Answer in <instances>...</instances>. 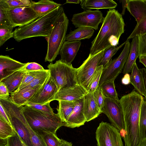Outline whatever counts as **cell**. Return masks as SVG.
<instances>
[{"instance_id":"6da1fadb","label":"cell","mask_w":146,"mask_h":146,"mask_svg":"<svg viewBox=\"0 0 146 146\" xmlns=\"http://www.w3.org/2000/svg\"><path fill=\"white\" fill-rule=\"evenodd\" d=\"M143 98L135 89L122 96L119 102L125 123V146H139L142 141L139 129L141 108Z\"/></svg>"},{"instance_id":"7a4b0ae2","label":"cell","mask_w":146,"mask_h":146,"mask_svg":"<svg viewBox=\"0 0 146 146\" xmlns=\"http://www.w3.org/2000/svg\"><path fill=\"white\" fill-rule=\"evenodd\" d=\"M125 24L117 11L109 9L97 36L92 42L90 54L92 55L110 46H116L124 32Z\"/></svg>"},{"instance_id":"3957f363","label":"cell","mask_w":146,"mask_h":146,"mask_svg":"<svg viewBox=\"0 0 146 146\" xmlns=\"http://www.w3.org/2000/svg\"><path fill=\"white\" fill-rule=\"evenodd\" d=\"M60 6L48 13L40 16L30 23L16 28L13 38L18 42L26 38L37 36H49L55 22L62 12Z\"/></svg>"},{"instance_id":"277c9868","label":"cell","mask_w":146,"mask_h":146,"mask_svg":"<svg viewBox=\"0 0 146 146\" xmlns=\"http://www.w3.org/2000/svg\"><path fill=\"white\" fill-rule=\"evenodd\" d=\"M23 113L30 126L38 134L43 131L56 134L59 128L64 126V123L58 113H48L27 106L23 107Z\"/></svg>"},{"instance_id":"5b68a950","label":"cell","mask_w":146,"mask_h":146,"mask_svg":"<svg viewBox=\"0 0 146 146\" xmlns=\"http://www.w3.org/2000/svg\"><path fill=\"white\" fill-rule=\"evenodd\" d=\"M69 20L63 11L57 19L48 37L46 38L48 47L45 61H54L59 54L60 48L66 41Z\"/></svg>"},{"instance_id":"8992f818","label":"cell","mask_w":146,"mask_h":146,"mask_svg":"<svg viewBox=\"0 0 146 146\" xmlns=\"http://www.w3.org/2000/svg\"><path fill=\"white\" fill-rule=\"evenodd\" d=\"M0 104L8 117L12 127L27 146H33L29 131L21 118L24 115L23 106H18L9 99L0 98Z\"/></svg>"},{"instance_id":"52a82bcc","label":"cell","mask_w":146,"mask_h":146,"mask_svg":"<svg viewBox=\"0 0 146 146\" xmlns=\"http://www.w3.org/2000/svg\"><path fill=\"white\" fill-rule=\"evenodd\" d=\"M51 76L58 89L74 87L78 85L76 78V68L72 64L68 65L60 60L55 63H50L47 66Z\"/></svg>"},{"instance_id":"ba28073f","label":"cell","mask_w":146,"mask_h":146,"mask_svg":"<svg viewBox=\"0 0 146 146\" xmlns=\"http://www.w3.org/2000/svg\"><path fill=\"white\" fill-rule=\"evenodd\" d=\"M125 42L123 49L119 56L111 60L106 66L103 68L99 86L104 82L115 79L123 69L131 47L129 40H127Z\"/></svg>"},{"instance_id":"9c48e42d","label":"cell","mask_w":146,"mask_h":146,"mask_svg":"<svg viewBox=\"0 0 146 146\" xmlns=\"http://www.w3.org/2000/svg\"><path fill=\"white\" fill-rule=\"evenodd\" d=\"M104 51V50L92 55L89 54L82 65L76 68L78 84L87 90L92 77L102 58Z\"/></svg>"},{"instance_id":"30bf717a","label":"cell","mask_w":146,"mask_h":146,"mask_svg":"<svg viewBox=\"0 0 146 146\" xmlns=\"http://www.w3.org/2000/svg\"><path fill=\"white\" fill-rule=\"evenodd\" d=\"M98 146H123L120 132L112 124L102 121L96 132Z\"/></svg>"},{"instance_id":"8fae6325","label":"cell","mask_w":146,"mask_h":146,"mask_svg":"<svg viewBox=\"0 0 146 146\" xmlns=\"http://www.w3.org/2000/svg\"><path fill=\"white\" fill-rule=\"evenodd\" d=\"M101 111L107 116L111 124L120 132L123 131H125L124 117L119 100L105 98L104 104Z\"/></svg>"},{"instance_id":"7c38bea8","label":"cell","mask_w":146,"mask_h":146,"mask_svg":"<svg viewBox=\"0 0 146 146\" xmlns=\"http://www.w3.org/2000/svg\"><path fill=\"white\" fill-rule=\"evenodd\" d=\"M104 19L102 13L99 10L84 11L74 14L71 21L76 27H87L97 30L99 24L102 23Z\"/></svg>"},{"instance_id":"4fadbf2b","label":"cell","mask_w":146,"mask_h":146,"mask_svg":"<svg viewBox=\"0 0 146 146\" xmlns=\"http://www.w3.org/2000/svg\"><path fill=\"white\" fill-rule=\"evenodd\" d=\"M58 90L53 79L50 74L40 88L28 102L45 104L54 100Z\"/></svg>"},{"instance_id":"5bb4252c","label":"cell","mask_w":146,"mask_h":146,"mask_svg":"<svg viewBox=\"0 0 146 146\" xmlns=\"http://www.w3.org/2000/svg\"><path fill=\"white\" fill-rule=\"evenodd\" d=\"M7 12L14 27L28 25L40 17L31 6L9 9Z\"/></svg>"},{"instance_id":"9a60e30c","label":"cell","mask_w":146,"mask_h":146,"mask_svg":"<svg viewBox=\"0 0 146 146\" xmlns=\"http://www.w3.org/2000/svg\"><path fill=\"white\" fill-rule=\"evenodd\" d=\"M88 92L84 88L78 84L60 89L56 94L54 100L75 101L83 98Z\"/></svg>"},{"instance_id":"2e32d148","label":"cell","mask_w":146,"mask_h":146,"mask_svg":"<svg viewBox=\"0 0 146 146\" xmlns=\"http://www.w3.org/2000/svg\"><path fill=\"white\" fill-rule=\"evenodd\" d=\"M84 97L76 101L72 112L64 123V126L72 128L79 127L86 122L83 111Z\"/></svg>"},{"instance_id":"e0dca14e","label":"cell","mask_w":146,"mask_h":146,"mask_svg":"<svg viewBox=\"0 0 146 146\" xmlns=\"http://www.w3.org/2000/svg\"><path fill=\"white\" fill-rule=\"evenodd\" d=\"M26 63L11 58L8 56H0V80L14 72L18 71Z\"/></svg>"},{"instance_id":"ac0fdd59","label":"cell","mask_w":146,"mask_h":146,"mask_svg":"<svg viewBox=\"0 0 146 146\" xmlns=\"http://www.w3.org/2000/svg\"><path fill=\"white\" fill-rule=\"evenodd\" d=\"M80 41H65L62 45L59 52L63 62L68 65L71 63L74 59L80 46Z\"/></svg>"},{"instance_id":"d6986e66","label":"cell","mask_w":146,"mask_h":146,"mask_svg":"<svg viewBox=\"0 0 146 146\" xmlns=\"http://www.w3.org/2000/svg\"><path fill=\"white\" fill-rule=\"evenodd\" d=\"M84 98V113L86 122H88L98 117L102 112L94 100L93 93L88 92Z\"/></svg>"},{"instance_id":"ffe728a7","label":"cell","mask_w":146,"mask_h":146,"mask_svg":"<svg viewBox=\"0 0 146 146\" xmlns=\"http://www.w3.org/2000/svg\"><path fill=\"white\" fill-rule=\"evenodd\" d=\"M126 8L137 24L146 19V0H127Z\"/></svg>"},{"instance_id":"44dd1931","label":"cell","mask_w":146,"mask_h":146,"mask_svg":"<svg viewBox=\"0 0 146 146\" xmlns=\"http://www.w3.org/2000/svg\"><path fill=\"white\" fill-rule=\"evenodd\" d=\"M41 86L33 89L26 88L18 91L15 90L10 93L9 99L18 106H25Z\"/></svg>"},{"instance_id":"7402d4cb","label":"cell","mask_w":146,"mask_h":146,"mask_svg":"<svg viewBox=\"0 0 146 146\" xmlns=\"http://www.w3.org/2000/svg\"><path fill=\"white\" fill-rule=\"evenodd\" d=\"M80 5L84 11L92 9H114L117 4L112 0H81Z\"/></svg>"},{"instance_id":"603a6c76","label":"cell","mask_w":146,"mask_h":146,"mask_svg":"<svg viewBox=\"0 0 146 146\" xmlns=\"http://www.w3.org/2000/svg\"><path fill=\"white\" fill-rule=\"evenodd\" d=\"M139 57L138 39L136 36L132 38L131 44L129 52L123 68V73L124 75L131 71L132 67Z\"/></svg>"},{"instance_id":"cb8c5ba5","label":"cell","mask_w":146,"mask_h":146,"mask_svg":"<svg viewBox=\"0 0 146 146\" xmlns=\"http://www.w3.org/2000/svg\"><path fill=\"white\" fill-rule=\"evenodd\" d=\"M61 4L52 1L40 0L35 2L31 6L39 16L44 15L50 11L61 6Z\"/></svg>"},{"instance_id":"d4e9b609","label":"cell","mask_w":146,"mask_h":146,"mask_svg":"<svg viewBox=\"0 0 146 146\" xmlns=\"http://www.w3.org/2000/svg\"><path fill=\"white\" fill-rule=\"evenodd\" d=\"M94 32V29L87 27H81L70 31L66 35V40L68 41H80L90 38Z\"/></svg>"},{"instance_id":"484cf974","label":"cell","mask_w":146,"mask_h":146,"mask_svg":"<svg viewBox=\"0 0 146 146\" xmlns=\"http://www.w3.org/2000/svg\"><path fill=\"white\" fill-rule=\"evenodd\" d=\"M130 83L135 89L141 95H144L145 93L144 82L141 72L136 62L134 64L130 75Z\"/></svg>"},{"instance_id":"4316f807","label":"cell","mask_w":146,"mask_h":146,"mask_svg":"<svg viewBox=\"0 0 146 146\" xmlns=\"http://www.w3.org/2000/svg\"><path fill=\"white\" fill-rule=\"evenodd\" d=\"M25 72L17 71L0 80L8 88L9 93L17 89L21 85Z\"/></svg>"},{"instance_id":"83f0119b","label":"cell","mask_w":146,"mask_h":146,"mask_svg":"<svg viewBox=\"0 0 146 146\" xmlns=\"http://www.w3.org/2000/svg\"><path fill=\"white\" fill-rule=\"evenodd\" d=\"M76 101H58V106L56 109L58 113L64 123L67 121L72 112Z\"/></svg>"},{"instance_id":"f1b7e54d","label":"cell","mask_w":146,"mask_h":146,"mask_svg":"<svg viewBox=\"0 0 146 146\" xmlns=\"http://www.w3.org/2000/svg\"><path fill=\"white\" fill-rule=\"evenodd\" d=\"M115 79L103 83L100 86L105 98L119 100L115 90L114 81Z\"/></svg>"},{"instance_id":"f546056e","label":"cell","mask_w":146,"mask_h":146,"mask_svg":"<svg viewBox=\"0 0 146 146\" xmlns=\"http://www.w3.org/2000/svg\"><path fill=\"white\" fill-rule=\"evenodd\" d=\"M48 69L45 70L39 74L34 80L29 83L24 85L19 89H16V91L19 90L26 88L33 89L41 86L44 83L50 75Z\"/></svg>"},{"instance_id":"4dcf8cb0","label":"cell","mask_w":146,"mask_h":146,"mask_svg":"<svg viewBox=\"0 0 146 146\" xmlns=\"http://www.w3.org/2000/svg\"><path fill=\"white\" fill-rule=\"evenodd\" d=\"M34 2L29 0H0V5L8 10L31 6Z\"/></svg>"},{"instance_id":"1f68e13d","label":"cell","mask_w":146,"mask_h":146,"mask_svg":"<svg viewBox=\"0 0 146 146\" xmlns=\"http://www.w3.org/2000/svg\"><path fill=\"white\" fill-rule=\"evenodd\" d=\"M125 42L119 46H110L104 49L103 54L98 66H102L103 68L106 67L109 62L112 60V57L125 44Z\"/></svg>"},{"instance_id":"d6a6232c","label":"cell","mask_w":146,"mask_h":146,"mask_svg":"<svg viewBox=\"0 0 146 146\" xmlns=\"http://www.w3.org/2000/svg\"><path fill=\"white\" fill-rule=\"evenodd\" d=\"M140 134L142 140L146 139V100H143L139 120Z\"/></svg>"},{"instance_id":"836d02e7","label":"cell","mask_w":146,"mask_h":146,"mask_svg":"<svg viewBox=\"0 0 146 146\" xmlns=\"http://www.w3.org/2000/svg\"><path fill=\"white\" fill-rule=\"evenodd\" d=\"M16 133L12 126L0 117V139H7Z\"/></svg>"},{"instance_id":"e575fe53","label":"cell","mask_w":146,"mask_h":146,"mask_svg":"<svg viewBox=\"0 0 146 146\" xmlns=\"http://www.w3.org/2000/svg\"><path fill=\"white\" fill-rule=\"evenodd\" d=\"M42 138L46 146H59L61 139L56 134L51 132L43 131L38 134Z\"/></svg>"},{"instance_id":"d590c367","label":"cell","mask_w":146,"mask_h":146,"mask_svg":"<svg viewBox=\"0 0 146 146\" xmlns=\"http://www.w3.org/2000/svg\"><path fill=\"white\" fill-rule=\"evenodd\" d=\"M103 68L102 66H98L97 67L88 87L87 91L88 92L93 93L99 86Z\"/></svg>"},{"instance_id":"8d00e7d4","label":"cell","mask_w":146,"mask_h":146,"mask_svg":"<svg viewBox=\"0 0 146 146\" xmlns=\"http://www.w3.org/2000/svg\"><path fill=\"white\" fill-rule=\"evenodd\" d=\"M14 27H0V46H1L8 39L13 37Z\"/></svg>"},{"instance_id":"74e56055","label":"cell","mask_w":146,"mask_h":146,"mask_svg":"<svg viewBox=\"0 0 146 146\" xmlns=\"http://www.w3.org/2000/svg\"><path fill=\"white\" fill-rule=\"evenodd\" d=\"M50 103H48L45 104H41L28 102L25 106L43 112L50 114H53L54 113L53 110L50 107Z\"/></svg>"},{"instance_id":"f35d334b","label":"cell","mask_w":146,"mask_h":146,"mask_svg":"<svg viewBox=\"0 0 146 146\" xmlns=\"http://www.w3.org/2000/svg\"><path fill=\"white\" fill-rule=\"evenodd\" d=\"M7 10L0 5V27L14 28L8 15Z\"/></svg>"},{"instance_id":"ab89813d","label":"cell","mask_w":146,"mask_h":146,"mask_svg":"<svg viewBox=\"0 0 146 146\" xmlns=\"http://www.w3.org/2000/svg\"><path fill=\"white\" fill-rule=\"evenodd\" d=\"M146 33V19L143 20L137 25L127 40Z\"/></svg>"},{"instance_id":"60d3db41","label":"cell","mask_w":146,"mask_h":146,"mask_svg":"<svg viewBox=\"0 0 146 146\" xmlns=\"http://www.w3.org/2000/svg\"><path fill=\"white\" fill-rule=\"evenodd\" d=\"M45 69L40 64L35 62L26 63V64L18 71L27 72L35 71H43Z\"/></svg>"},{"instance_id":"b9f144b4","label":"cell","mask_w":146,"mask_h":146,"mask_svg":"<svg viewBox=\"0 0 146 146\" xmlns=\"http://www.w3.org/2000/svg\"><path fill=\"white\" fill-rule=\"evenodd\" d=\"M44 70L25 72L21 85L17 89H19L23 86L31 82Z\"/></svg>"},{"instance_id":"7bdbcfd3","label":"cell","mask_w":146,"mask_h":146,"mask_svg":"<svg viewBox=\"0 0 146 146\" xmlns=\"http://www.w3.org/2000/svg\"><path fill=\"white\" fill-rule=\"evenodd\" d=\"M93 94L94 100L101 110L104 105L105 98L100 86H99Z\"/></svg>"},{"instance_id":"ee69618b","label":"cell","mask_w":146,"mask_h":146,"mask_svg":"<svg viewBox=\"0 0 146 146\" xmlns=\"http://www.w3.org/2000/svg\"><path fill=\"white\" fill-rule=\"evenodd\" d=\"M138 36L139 57L146 56V33Z\"/></svg>"},{"instance_id":"f6af8a7d","label":"cell","mask_w":146,"mask_h":146,"mask_svg":"<svg viewBox=\"0 0 146 146\" xmlns=\"http://www.w3.org/2000/svg\"><path fill=\"white\" fill-rule=\"evenodd\" d=\"M7 146H24L22 141L18 134H15L7 139Z\"/></svg>"},{"instance_id":"bcb514c9","label":"cell","mask_w":146,"mask_h":146,"mask_svg":"<svg viewBox=\"0 0 146 146\" xmlns=\"http://www.w3.org/2000/svg\"><path fill=\"white\" fill-rule=\"evenodd\" d=\"M9 97V92L7 86L4 83L0 82V98L7 99Z\"/></svg>"},{"instance_id":"7dc6e473","label":"cell","mask_w":146,"mask_h":146,"mask_svg":"<svg viewBox=\"0 0 146 146\" xmlns=\"http://www.w3.org/2000/svg\"><path fill=\"white\" fill-rule=\"evenodd\" d=\"M0 117L3 119L7 122L12 125L11 122L6 112L1 104H0Z\"/></svg>"},{"instance_id":"c3c4849f","label":"cell","mask_w":146,"mask_h":146,"mask_svg":"<svg viewBox=\"0 0 146 146\" xmlns=\"http://www.w3.org/2000/svg\"><path fill=\"white\" fill-rule=\"evenodd\" d=\"M143 76L145 89V93L144 96L146 99V68H143L140 69Z\"/></svg>"},{"instance_id":"681fc988","label":"cell","mask_w":146,"mask_h":146,"mask_svg":"<svg viewBox=\"0 0 146 146\" xmlns=\"http://www.w3.org/2000/svg\"><path fill=\"white\" fill-rule=\"evenodd\" d=\"M121 82L125 85H127L130 84V75L128 73L125 74L121 79Z\"/></svg>"},{"instance_id":"f907efd6","label":"cell","mask_w":146,"mask_h":146,"mask_svg":"<svg viewBox=\"0 0 146 146\" xmlns=\"http://www.w3.org/2000/svg\"><path fill=\"white\" fill-rule=\"evenodd\" d=\"M120 1L121 2L122 6V13L121 14L122 15H124L125 12V9L126 7L127 0H121Z\"/></svg>"},{"instance_id":"816d5d0a","label":"cell","mask_w":146,"mask_h":146,"mask_svg":"<svg viewBox=\"0 0 146 146\" xmlns=\"http://www.w3.org/2000/svg\"><path fill=\"white\" fill-rule=\"evenodd\" d=\"M59 146H73L71 142H68L61 139V141Z\"/></svg>"},{"instance_id":"f5cc1de1","label":"cell","mask_w":146,"mask_h":146,"mask_svg":"<svg viewBox=\"0 0 146 146\" xmlns=\"http://www.w3.org/2000/svg\"><path fill=\"white\" fill-rule=\"evenodd\" d=\"M139 58V62L142 63L146 68V56L140 57Z\"/></svg>"},{"instance_id":"db71d44e","label":"cell","mask_w":146,"mask_h":146,"mask_svg":"<svg viewBox=\"0 0 146 146\" xmlns=\"http://www.w3.org/2000/svg\"><path fill=\"white\" fill-rule=\"evenodd\" d=\"M81 2V0H67L66 3H66H75L79 4Z\"/></svg>"},{"instance_id":"11a10c76","label":"cell","mask_w":146,"mask_h":146,"mask_svg":"<svg viewBox=\"0 0 146 146\" xmlns=\"http://www.w3.org/2000/svg\"><path fill=\"white\" fill-rule=\"evenodd\" d=\"M7 139H0V146H7Z\"/></svg>"},{"instance_id":"9f6ffc18","label":"cell","mask_w":146,"mask_h":146,"mask_svg":"<svg viewBox=\"0 0 146 146\" xmlns=\"http://www.w3.org/2000/svg\"><path fill=\"white\" fill-rule=\"evenodd\" d=\"M139 146H146V139L142 140Z\"/></svg>"},{"instance_id":"6f0895ef","label":"cell","mask_w":146,"mask_h":146,"mask_svg":"<svg viewBox=\"0 0 146 146\" xmlns=\"http://www.w3.org/2000/svg\"><path fill=\"white\" fill-rule=\"evenodd\" d=\"M21 140L22 141L23 144L24 146H27L25 144V143L23 142V141Z\"/></svg>"}]
</instances>
